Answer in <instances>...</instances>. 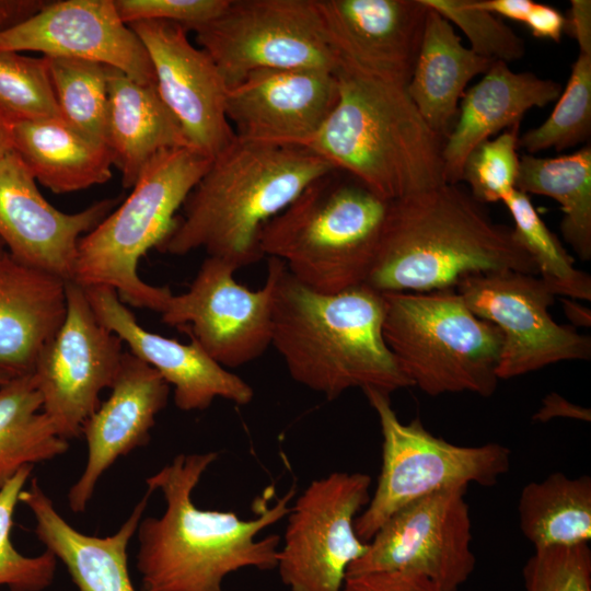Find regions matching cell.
<instances>
[{
    "mask_svg": "<svg viewBox=\"0 0 591 591\" xmlns=\"http://www.w3.org/2000/svg\"><path fill=\"white\" fill-rule=\"evenodd\" d=\"M217 452L181 453L146 479L165 501L160 517H146L137 529L140 591H225L224 579L241 569H276L280 536L259 533L290 511L291 488L274 505H259L255 518L201 509L193 493Z\"/></svg>",
    "mask_w": 591,
    "mask_h": 591,
    "instance_id": "cell-1",
    "label": "cell"
},
{
    "mask_svg": "<svg viewBox=\"0 0 591 591\" xmlns=\"http://www.w3.org/2000/svg\"><path fill=\"white\" fill-rule=\"evenodd\" d=\"M271 346L290 376L332 401L349 389L391 394L413 386L382 332L383 293L363 283L322 293L299 282L276 258Z\"/></svg>",
    "mask_w": 591,
    "mask_h": 591,
    "instance_id": "cell-2",
    "label": "cell"
},
{
    "mask_svg": "<svg viewBox=\"0 0 591 591\" xmlns=\"http://www.w3.org/2000/svg\"><path fill=\"white\" fill-rule=\"evenodd\" d=\"M501 270L537 275L512 228L495 222L468 190L444 184L390 201L366 285L380 292H431Z\"/></svg>",
    "mask_w": 591,
    "mask_h": 591,
    "instance_id": "cell-3",
    "label": "cell"
},
{
    "mask_svg": "<svg viewBox=\"0 0 591 591\" xmlns=\"http://www.w3.org/2000/svg\"><path fill=\"white\" fill-rule=\"evenodd\" d=\"M334 169L301 146L235 137L211 160L157 250L185 255L202 248L237 269L256 263L264 257L258 245L262 228Z\"/></svg>",
    "mask_w": 591,
    "mask_h": 591,
    "instance_id": "cell-4",
    "label": "cell"
},
{
    "mask_svg": "<svg viewBox=\"0 0 591 591\" xmlns=\"http://www.w3.org/2000/svg\"><path fill=\"white\" fill-rule=\"evenodd\" d=\"M338 100L304 147L386 201L445 183L444 140L425 121L406 86L339 62Z\"/></svg>",
    "mask_w": 591,
    "mask_h": 591,
    "instance_id": "cell-5",
    "label": "cell"
},
{
    "mask_svg": "<svg viewBox=\"0 0 591 591\" xmlns=\"http://www.w3.org/2000/svg\"><path fill=\"white\" fill-rule=\"evenodd\" d=\"M389 206L358 179L334 169L311 182L262 228L259 250L317 292L363 285Z\"/></svg>",
    "mask_w": 591,
    "mask_h": 591,
    "instance_id": "cell-6",
    "label": "cell"
},
{
    "mask_svg": "<svg viewBox=\"0 0 591 591\" xmlns=\"http://www.w3.org/2000/svg\"><path fill=\"white\" fill-rule=\"evenodd\" d=\"M211 160L187 147L154 157L126 200L80 239L73 281L111 287L124 303L161 313L173 293L141 280L138 263L173 230L176 211Z\"/></svg>",
    "mask_w": 591,
    "mask_h": 591,
    "instance_id": "cell-7",
    "label": "cell"
},
{
    "mask_svg": "<svg viewBox=\"0 0 591 591\" xmlns=\"http://www.w3.org/2000/svg\"><path fill=\"white\" fill-rule=\"evenodd\" d=\"M382 293L383 337L413 386L431 396L493 395L502 347L494 324L474 314L455 289Z\"/></svg>",
    "mask_w": 591,
    "mask_h": 591,
    "instance_id": "cell-8",
    "label": "cell"
},
{
    "mask_svg": "<svg viewBox=\"0 0 591 591\" xmlns=\"http://www.w3.org/2000/svg\"><path fill=\"white\" fill-rule=\"evenodd\" d=\"M363 393L379 418L382 466L373 495L355 520L360 540L369 542L393 513L417 499L471 483L493 486L508 473L507 447L451 443L430 433L419 418L403 424L389 394L373 389Z\"/></svg>",
    "mask_w": 591,
    "mask_h": 591,
    "instance_id": "cell-9",
    "label": "cell"
},
{
    "mask_svg": "<svg viewBox=\"0 0 591 591\" xmlns=\"http://www.w3.org/2000/svg\"><path fill=\"white\" fill-rule=\"evenodd\" d=\"M189 31L228 89L258 70L335 72L340 62L315 0H228L218 15Z\"/></svg>",
    "mask_w": 591,
    "mask_h": 591,
    "instance_id": "cell-10",
    "label": "cell"
},
{
    "mask_svg": "<svg viewBox=\"0 0 591 591\" xmlns=\"http://www.w3.org/2000/svg\"><path fill=\"white\" fill-rule=\"evenodd\" d=\"M370 475L333 472L312 480L288 518L276 569L290 591H339L368 548L355 520L370 500Z\"/></svg>",
    "mask_w": 591,
    "mask_h": 591,
    "instance_id": "cell-11",
    "label": "cell"
},
{
    "mask_svg": "<svg viewBox=\"0 0 591 591\" xmlns=\"http://www.w3.org/2000/svg\"><path fill=\"white\" fill-rule=\"evenodd\" d=\"M455 288L471 311L502 335L499 380L561 361L590 359V336L552 317L548 309L555 296L537 275L513 270L475 274Z\"/></svg>",
    "mask_w": 591,
    "mask_h": 591,
    "instance_id": "cell-12",
    "label": "cell"
},
{
    "mask_svg": "<svg viewBox=\"0 0 591 591\" xmlns=\"http://www.w3.org/2000/svg\"><path fill=\"white\" fill-rule=\"evenodd\" d=\"M67 313L38 355L32 375L43 413L66 439L81 436L86 418L111 389L123 359V340L96 318L83 288L66 281Z\"/></svg>",
    "mask_w": 591,
    "mask_h": 591,
    "instance_id": "cell-13",
    "label": "cell"
},
{
    "mask_svg": "<svg viewBox=\"0 0 591 591\" xmlns=\"http://www.w3.org/2000/svg\"><path fill=\"white\" fill-rule=\"evenodd\" d=\"M466 489L451 487L397 510L368 542L347 576L403 570L428 578L442 591H457L476 561Z\"/></svg>",
    "mask_w": 591,
    "mask_h": 591,
    "instance_id": "cell-14",
    "label": "cell"
},
{
    "mask_svg": "<svg viewBox=\"0 0 591 591\" xmlns=\"http://www.w3.org/2000/svg\"><path fill=\"white\" fill-rule=\"evenodd\" d=\"M236 270L207 256L188 290L172 294L160 313L224 368L244 366L271 346L274 273L267 266L263 287L251 290L235 280Z\"/></svg>",
    "mask_w": 591,
    "mask_h": 591,
    "instance_id": "cell-15",
    "label": "cell"
},
{
    "mask_svg": "<svg viewBox=\"0 0 591 591\" xmlns=\"http://www.w3.org/2000/svg\"><path fill=\"white\" fill-rule=\"evenodd\" d=\"M127 25L146 47L157 90L189 146L213 159L235 138L225 113L228 88L213 60L189 42L182 24L149 20Z\"/></svg>",
    "mask_w": 591,
    "mask_h": 591,
    "instance_id": "cell-16",
    "label": "cell"
},
{
    "mask_svg": "<svg viewBox=\"0 0 591 591\" xmlns=\"http://www.w3.org/2000/svg\"><path fill=\"white\" fill-rule=\"evenodd\" d=\"M39 51L114 67L143 84H155L153 67L137 34L114 0L45 3L28 19L0 32V51Z\"/></svg>",
    "mask_w": 591,
    "mask_h": 591,
    "instance_id": "cell-17",
    "label": "cell"
},
{
    "mask_svg": "<svg viewBox=\"0 0 591 591\" xmlns=\"http://www.w3.org/2000/svg\"><path fill=\"white\" fill-rule=\"evenodd\" d=\"M116 204V199H104L65 213L44 198L13 150L0 159V240L16 260L65 280H73L80 239Z\"/></svg>",
    "mask_w": 591,
    "mask_h": 591,
    "instance_id": "cell-18",
    "label": "cell"
},
{
    "mask_svg": "<svg viewBox=\"0 0 591 591\" xmlns=\"http://www.w3.org/2000/svg\"><path fill=\"white\" fill-rule=\"evenodd\" d=\"M337 100L335 72L265 69L228 89L225 113L241 140L302 146L321 128Z\"/></svg>",
    "mask_w": 591,
    "mask_h": 591,
    "instance_id": "cell-19",
    "label": "cell"
},
{
    "mask_svg": "<svg viewBox=\"0 0 591 591\" xmlns=\"http://www.w3.org/2000/svg\"><path fill=\"white\" fill-rule=\"evenodd\" d=\"M315 3L341 62L406 86L429 10L421 0H315Z\"/></svg>",
    "mask_w": 591,
    "mask_h": 591,
    "instance_id": "cell-20",
    "label": "cell"
},
{
    "mask_svg": "<svg viewBox=\"0 0 591 591\" xmlns=\"http://www.w3.org/2000/svg\"><path fill=\"white\" fill-rule=\"evenodd\" d=\"M82 288L99 322L173 386L178 409L205 410L216 398L236 405L253 401V387L212 359L195 340L183 344L143 328L111 287Z\"/></svg>",
    "mask_w": 591,
    "mask_h": 591,
    "instance_id": "cell-21",
    "label": "cell"
},
{
    "mask_svg": "<svg viewBox=\"0 0 591 591\" xmlns=\"http://www.w3.org/2000/svg\"><path fill=\"white\" fill-rule=\"evenodd\" d=\"M111 391L81 427L88 459L68 493L73 512L85 511L100 478L117 459L148 444L155 418L167 404L170 385L151 366L124 351Z\"/></svg>",
    "mask_w": 591,
    "mask_h": 591,
    "instance_id": "cell-22",
    "label": "cell"
},
{
    "mask_svg": "<svg viewBox=\"0 0 591 591\" xmlns=\"http://www.w3.org/2000/svg\"><path fill=\"white\" fill-rule=\"evenodd\" d=\"M151 494L147 489L118 531L104 537L69 524L36 478L21 491L19 501L32 512L37 538L63 564L78 591H136L128 569V545Z\"/></svg>",
    "mask_w": 591,
    "mask_h": 591,
    "instance_id": "cell-23",
    "label": "cell"
},
{
    "mask_svg": "<svg viewBox=\"0 0 591 591\" xmlns=\"http://www.w3.org/2000/svg\"><path fill=\"white\" fill-rule=\"evenodd\" d=\"M65 279L23 264L8 252L0 258V370L33 372L44 346L67 313Z\"/></svg>",
    "mask_w": 591,
    "mask_h": 591,
    "instance_id": "cell-24",
    "label": "cell"
},
{
    "mask_svg": "<svg viewBox=\"0 0 591 591\" xmlns=\"http://www.w3.org/2000/svg\"><path fill=\"white\" fill-rule=\"evenodd\" d=\"M558 82L530 72H514L495 61L483 79L463 96L455 124L443 142L442 159L447 184L462 181L467 155L498 131L520 124L532 107L557 101Z\"/></svg>",
    "mask_w": 591,
    "mask_h": 591,
    "instance_id": "cell-25",
    "label": "cell"
},
{
    "mask_svg": "<svg viewBox=\"0 0 591 591\" xmlns=\"http://www.w3.org/2000/svg\"><path fill=\"white\" fill-rule=\"evenodd\" d=\"M108 91L107 144L123 186L132 188L159 153L192 148L155 84H143L106 66ZM193 149V148H192Z\"/></svg>",
    "mask_w": 591,
    "mask_h": 591,
    "instance_id": "cell-26",
    "label": "cell"
},
{
    "mask_svg": "<svg viewBox=\"0 0 591 591\" xmlns=\"http://www.w3.org/2000/svg\"><path fill=\"white\" fill-rule=\"evenodd\" d=\"M428 9L406 92L428 126L445 140L455 124L466 84L477 74H485L495 61L464 47L452 24Z\"/></svg>",
    "mask_w": 591,
    "mask_h": 591,
    "instance_id": "cell-27",
    "label": "cell"
},
{
    "mask_svg": "<svg viewBox=\"0 0 591 591\" xmlns=\"http://www.w3.org/2000/svg\"><path fill=\"white\" fill-rule=\"evenodd\" d=\"M12 150L35 181L56 194L85 189L112 177L108 146L81 134L62 118L9 123Z\"/></svg>",
    "mask_w": 591,
    "mask_h": 591,
    "instance_id": "cell-28",
    "label": "cell"
},
{
    "mask_svg": "<svg viewBox=\"0 0 591 591\" xmlns=\"http://www.w3.org/2000/svg\"><path fill=\"white\" fill-rule=\"evenodd\" d=\"M518 511L523 535L534 549L570 547L591 540V478L561 472L531 482L521 491Z\"/></svg>",
    "mask_w": 591,
    "mask_h": 591,
    "instance_id": "cell-29",
    "label": "cell"
},
{
    "mask_svg": "<svg viewBox=\"0 0 591 591\" xmlns=\"http://www.w3.org/2000/svg\"><path fill=\"white\" fill-rule=\"evenodd\" d=\"M515 189L555 199L564 212L560 231L581 260L591 259V147L572 154L519 161Z\"/></svg>",
    "mask_w": 591,
    "mask_h": 591,
    "instance_id": "cell-30",
    "label": "cell"
},
{
    "mask_svg": "<svg viewBox=\"0 0 591 591\" xmlns=\"http://www.w3.org/2000/svg\"><path fill=\"white\" fill-rule=\"evenodd\" d=\"M32 373L0 385V488L18 471L62 455L69 449L43 413Z\"/></svg>",
    "mask_w": 591,
    "mask_h": 591,
    "instance_id": "cell-31",
    "label": "cell"
},
{
    "mask_svg": "<svg viewBox=\"0 0 591 591\" xmlns=\"http://www.w3.org/2000/svg\"><path fill=\"white\" fill-rule=\"evenodd\" d=\"M501 201L511 213L518 240L535 263L537 276L554 296L590 301V275L575 267L572 257L538 216L529 196L514 188Z\"/></svg>",
    "mask_w": 591,
    "mask_h": 591,
    "instance_id": "cell-32",
    "label": "cell"
},
{
    "mask_svg": "<svg viewBox=\"0 0 591 591\" xmlns=\"http://www.w3.org/2000/svg\"><path fill=\"white\" fill-rule=\"evenodd\" d=\"M45 58L62 119L90 139L108 146L106 66L76 58Z\"/></svg>",
    "mask_w": 591,
    "mask_h": 591,
    "instance_id": "cell-33",
    "label": "cell"
},
{
    "mask_svg": "<svg viewBox=\"0 0 591 591\" xmlns=\"http://www.w3.org/2000/svg\"><path fill=\"white\" fill-rule=\"evenodd\" d=\"M591 131V53L579 51L565 90L548 118L519 138L529 154L567 149L589 138Z\"/></svg>",
    "mask_w": 591,
    "mask_h": 591,
    "instance_id": "cell-34",
    "label": "cell"
},
{
    "mask_svg": "<svg viewBox=\"0 0 591 591\" xmlns=\"http://www.w3.org/2000/svg\"><path fill=\"white\" fill-rule=\"evenodd\" d=\"M0 115L9 123L62 118L44 56L0 51Z\"/></svg>",
    "mask_w": 591,
    "mask_h": 591,
    "instance_id": "cell-35",
    "label": "cell"
},
{
    "mask_svg": "<svg viewBox=\"0 0 591 591\" xmlns=\"http://www.w3.org/2000/svg\"><path fill=\"white\" fill-rule=\"evenodd\" d=\"M33 465L22 467L0 488V587L10 591H43L54 581L57 558L48 551L21 554L11 542L14 511Z\"/></svg>",
    "mask_w": 591,
    "mask_h": 591,
    "instance_id": "cell-36",
    "label": "cell"
},
{
    "mask_svg": "<svg viewBox=\"0 0 591 591\" xmlns=\"http://www.w3.org/2000/svg\"><path fill=\"white\" fill-rule=\"evenodd\" d=\"M467 37L475 54L491 61L510 62L525 54V43L498 16L475 8L471 0H421Z\"/></svg>",
    "mask_w": 591,
    "mask_h": 591,
    "instance_id": "cell-37",
    "label": "cell"
},
{
    "mask_svg": "<svg viewBox=\"0 0 591 591\" xmlns=\"http://www.w3.org/2000/svg\"><path fill=\"white\" fill-rule=\"evenodd\" d=\"M519 125L479 143L467 155L462 181L470 185L468 192L477 201H501L515 188L520 161L517 153Z\"/></svg>",
    "mask_w": 591,
    "mask_h": 591,
    "instance_id": "cell-38",
    "label": "cell"
},
{
    "mask_svg": "<svg viewBox=\"0 0 591 591\" xmlns=\"http://www.w3.org/2000/svg\"><path fill=\"white\" fill-rule=\"evenodd\" d=\"M525 591H591L588 544L534 549L523 568Z\"/></svg>",
    "mask_w": 591,
    "mask_h": 591,
    "instance_id": "cell-39",
    "label": "cell"
},
{
    "mask_svg": "<svg viewBox=\"0 0 591 591\" xmlns=\"http://www.w3.org/2000/svg\"><path fill=\"white\" fill-rule=\"evenodd\" d=\"M228 0H114L125 24L160 20L182 24L188 31L218 15Z\"/></svg>",
    "mask_w": 591,
    "mask_h": 591,
    "instance_id": "cell-40",
    "label": "cell"
},
{
    "mask_svg": "<svg viewBox=\"0 0 591 591\" xmlns=\"http://www.w3.org/2000/svg\"><path fill=\"white\" fill-rule=\"evenodd\" d=\"M339 591H442L428 578L403 570H378L347 576Z\"/></svg>",
    "mask_w": 591,
    "mask_h": 591,
    "instance_id": "cell-41",
    "label": "cell"
},
{
    "mask_svg": "<svg viewBox=\"0 0 591 591\" xmlns=\"http://www.w3.org/2000/svg\"><path fill=\"white\" fill-rule=\"evenodd\" d=\"M524 23L534 36L558 43L566 26V18L553 7L534 2Z\"/></svg>",
    "mask_w": 591,
    "mask_h": 591,
    "instance_id": "cell-42",
    "label": "cell"
},
{
    "mask_svg": "<svg viewBox=\"0 0 591 591\" xmlns=\"http://www.w3.org/2000/svg\"><path fill=\"white\" fill-rule=\"evenodd\" d=\"M554 418H571L590 421L591 412L589 408L576 405L559 394L552 392L543 398L541 407L533 416V420L546 422Z\"/></svg>",
    "mask_w": 591,
    "mask_h": 591,
    "instance_id": "cell-43",
    "label": "cell"
},
{
    "mask_svg": "<svg viewBox=\"0 0 591 591\" xmlns=\"http://www.w3.org/2000/svg\"><path fill=\"white\" fill-rule=\"evenodd\" d=\"M578 43L579 51L591 53V1L571 0L566 26Z\"/></svg>",
    "mask_w": 591,
    "mask_h": 591,
    "instance_id": "cell-44",
    "label": "cell"
},
{
    "mask_svg": "<svg viewBox=\"0 0 591 591\" xmlns=\"http://www.w3.org/2000/svg\"><path fill=\"white\" fill-rule=\"evenodd\" d=\"M472 4L491 14L524 23L533 5L531 0H471Z\"/></svg>",
    "mask_w": 591,
    "mask_h": 591,
    "instance_id": "cell-45",
    "label": "cell"
},
{
    "mask_svg": "<svg viewBox=\"0 0 591 591\" xmlns=\"http://www.w3.org/2000/svg\"><path fill=\"white\" fill-rule=\"evenodd\" d=\"M45 3L33 0H0V32L28 19Z\"/></svg>",
    "mask_w": 591,
    "mask_h": 591,
    "instance_id": "cell-46",
    "label": "cell"
},
{
    "mask_svg": "<svg viewBox=\"0 0 591 591\" xmlns=\"http://www.w3.org/2000/svg\"><path fill=\"white\" fill-rule=\"evenodd\" d=\"M563 309L572 327H590L591 311L578 300L561 298Z\"/></svg>",
    "mask_w": 591,
    "mask_h": 591,
    "instance_id": "cell-47",
    "label": "cell"
},
{
    "mask_svg": "<svg viewBox=\"0 0 591 591\" xmlns=\"http://www.w3.org/2000/svg\"><path fill=\"white\" fill-rule=\"evenodd\" d=\"M10 150H12V146L10 139L9 121H7L0 115V159Z\"/></svg>",
    "mask_w": 591,
    "mask_h": 591,
    "instance_id": "cell-48",
    "label": "cell"
},
{
    "mask_svg": "<svg viewBox=\"0 0 591 591\" xmlns=\"http://www.w3.org/2000/svg\"><path fill=\"white\" fill-rule=\"evenodd\" d=\"M11 378H13V376L10 375L7 372L0 370V385L5 383L7 381H9Z\"/></svg>",
    "mask_w": 591,
    "mask_h": 591,
    "instance_id": "cell-49",
    "label": "cell"
},
{
    "mask_svg": "<svg viewBox=\"0 0 591 591\" xmlns=\"http://www.w3.org/2000/svg\"><path fill=\"white\" fill-rule=\"evenodd\" d=\"M7 248L3 244V242L0 240V258H2L7 254Z\"/></svg>",
    "mask_w": 591,
    "mask_h": 591,
    "instance_id": "cell-50",
    "label": "cell"
}]
</instances>
